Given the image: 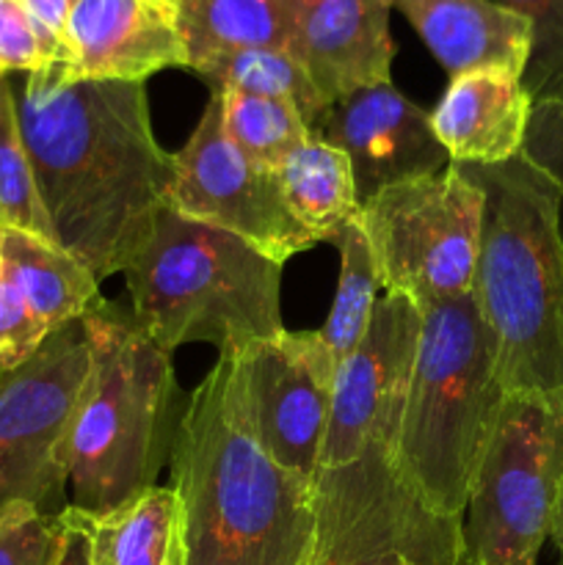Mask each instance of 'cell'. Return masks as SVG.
<instances>
[{"label":"cell","instance_id":"obj_4","mask_svg":"<svg viewBox=\"0 0 563 565\" xmlns=\"http://www.w3.org/2000/svg\"><path fill=\"white\" fill-rule=\"evenodd\" d=\"M83 323L92 364L64 447L66 508L103 516L158 486L191 395L132 312L105 301Z\"/></svg>","mask_w":563,"mask_h":565},{"label":"cell","instance_id":"obj_8","mask_svg":"<svg viewBox=\"0 0 563 565\" xmlns=\"http://www.w3.org/2000/svg\"><path fill=\"white\" fill-rule=\"evenodd\" d=\"M315 511L307 565H469L461 519L428 511L397 478L390 447L320 469Z\"/></svg>","mask_w":563,"mask_h":565},{"label":"cell","instance_id":"obj_2","mask_svg":"<svg viewBox=\"0 0 563 565\" xmlns=\"http://www.w3.org/2000/svg\"><path fill=\"white\" fill-rule=\"evenodd\" d=\"M185 565H307L315 544V483L259 447L237 386L235 353H219L191 392L171 452Z\"/></svg>","mask_w":563,"mask_h":565},{"label":"cell","instance_id":"obj_26","mask_svg":"<svg viewBox=\"0 0 563 565\" xmlns=\"http://www.w3.org/2000/svg\"><path fill=\"white\" fill-rule=\"evenodd\" d=\"M0 230H22L55 243L39 202L31 160L17 119L14 86L6 72H0Z\"/></svg>","mask_w":563,"mask_h":565},{"label":"cell","instance_id":"obj_3","mask_svg":"<svg viewBox=\"0 0 563 565\" xmlns=\"http://www.w3.org/2000/svg\"><path fill=\"white\" fill-rule=\"evenodd\" d=\"M484 196L472 298L508 395L563 401V232L557 185L524 152L453 163Z\"/></svg>","mask_w":563,"mask_h":565},{"label":"cell","instance_id":"obj_22","mask_svg":"<svg viewBox=\"0 0 563 565\" xmlns=\"http://www.w3.org/2000/svg\"><path fill=\"white\" fill-rule=\"evenodd\" d=\"M296 0H180L177 25L185 44V70L235 50H287Z\"/></svg>","mask_w":563,"mask_h":565},{"label":"cell","instance_id":"obj_33","mask_svg":"<svg viewBox=\"0 0 563 565\" xmlns=\"http://www.w3.org/2000/svg\"><path fill=\"white\" fill-rule=\"evenodd\" d=\"M61 516H64V544H61L59 565H88V539L81 519L72 508H66Z\"/></svg>","mask_w":563,"mask_h":565},{"label":"cell","instance_id":"obj_16","mask_svg":"<svg viewBox=\"0 0 563 565\" xmlns=\"http://www.w3.org/2000/svg\"><path fill=\"white\" fill-rule=\"evenodd\" d=\"M390 11L386 0H296L287 53L326 105L392 81Z\"/></svg>","mask_w":563,"mask_h":565},{"label":"cell","instance_id":"obj_1","mask_svg":"<svg viewBox=\"0 0 563 565\" xmlns=\"http://www.w3.org/2000/svg\"><path fill=\"white\" fill-rule=\"evenodd\" d=\"M17 119L55 243L94 279L121 274L166 207L174 154L152 132L138 81L61 83L28 72Z\"/></svg>","mask_w":563,"mask_h":565},{"label":"cell","instance_id":"obj_14","mask_svg":"<svg viewBox=\"0 0 563 565\" xmlns=\"http://www.w3.org/2000/svg\"><path fill=\"white\" fill-rule=\"evenodd\" d=\"M312 132L348 154L359 204L384 188L450 166L428 110L403 97L392 81L337 99Z\"/></svg>","mask_w":563,"mask_h":565},{"label":"cell","instance_id":"obj_35","mask_svg":"<svg viewBox=\"0 0 563 565\" xmlns=\"http://www.w3.org/2000/svg\"><path fill=\"white\" fill-rule=\"evenodd\" d=\"M166 3H171V6H174V9H177V3H180V0H166Z\"/></svg>","mask_w":563,"mask_h":565},{"label":"cell","instance_id":"obj_34","mask_svg":"<svg viewBox=\"0 0 563 565\" xmlns=\"http://www.w3.org/2000/svg\"><path fill=\"white\" fill-rule=\"evenodd\" d=\"M550 541L557 552V561H561V565H563V486H561V494H557V502H555V513H552Z\"/></svg>","mask_w":563,"mask_h":565},{"label":"cell","instance_id":"obj_37","mask_svg":"<svg viewBox=\"0 0 563 565\" xmlns=\"http://www.w3.org/2000/svg\"><path fill=\"white\" fill-rule=\"evenodd\" d=\"M0 6H3V0H0Z\"/></svg>","mask_w":563,"mask_h":565},{"label":"cell","instance_id":"obj_30","mask_svg":"<svg viewBox=\"0 0 563 565\" xmlns=\"http://www.w3.org/2000/svg\"><path fill=\"white\" fill-rule=\"evenodd\" d=\"M522 152L557 185L563 232V103L533 105Z\"/></svg>","mask_w":563,"mask_h":565},{"label":"cell","instance_id":"obj_21","mask_svg":"<svg viewBox=\"0 0 563 565\" xmlns=\"http://www.w3.org/2000/svg\"><path fill=\"white\" fill-rule=\"evenodd\" d=\"M276 177L290 213L318 243L334 241L362 213L351 160L315 132L287 154Z\"/></svg>","mask_w":563,"mask_h":565},{"label":"cell","instance_id":"obj_17","mask_svg":"<svg viewBox=\"0 0 563 565\" xmlns=\"http://www.w3.org/2000/svg\"><path fill=\"white\" fill-rule=\"evenodd\" d=\"M450 77L506 70L522 77L533 31L497 0H392Z\"/></svg>","mask_w":563,"mask_h":565},{"label":"cell","instance_id":"obj_38","mask_svg":"<svg viewBox=\"0 0 563 565\" xmlns=\"http://www.w3.org/2000/svg\"><path fill=\"white\" fill-rule=\"evenodd\" d=\"M412 565H417V563H412Z\"/></svg>","mask_w":563,"mask_h":565},{"label":"cell","instance_id":"obj_25","mask_svg":"<svg viewBox=\"0 0 563 565\" xmlns=\"http://www.w3.org/2000/svg\"><path fill=\"white\" fill-rule=\"evenodd\" d=\"M221 97V116L230 141L268 171H279L287 154L312 136L296 105L285 99L252 97L237 92H215Z\"/></svg>","mask_w":563,"mask_h":565},{"label":"cell","instance_id":"obj_7","mask_svg":"<svg viewBox=\"0 0 563 565\" xmlns=\"http://www.w3.org/2000/svg\"><path fill=\"white\" fill-rule=\"evenodd\" d=\"M563 486V401L508 395L461 519L469 565H535Z\"/></svg>","mask_w":563,"mask_h":565},{"label":"cell","instance_id":"obj_23","mask_svg":"<svg viewBox=\"0 0 563 565\" xmlns=\"http://www.w3.org/2000/svg\"><path fill=\"white\" fill-rule=\"evenodd\" d=\"M193 75L202 77L210 92H237L252 94V97L285 99V103L296 105L309 130H315L320 116L329 108L320 99L318 88L312 86L307 72L301 70V64L287 50H235V53L215 55V58L199 64Z\"/></svg>","mask_w":563,"mask_h":565},{"label":"cell","instance_id":"obj_13","mask_svg":"<svg viewBox=\"0 0 563 565\" xmlns=\"http://www.w3.org/2000/svg\"><path fill=\"white\" fill-rule=\"evenodd\" d=\"M423 315L401 292L379 298L359 345L337 362L320 469L346 467L368 447L395 452Z\"/></svg>","mask_w":563,"mask_h":565},{"label":"cell","instance_id":"obj_12","mask_svg":"<svg viewBox=\"0 0 563 565\" xmlns=\"http://www.w3.org/2000/svg\"><path fill=\"white\" fill-rule=\"evenodd\" d=\"M232 353L248 428L259 447L287 472L315 483L337 370L320 331L285 329Z\"/></svg>","mask_w":563,"mask_h":565},{"label":"cell","instance_id":"obj_19","mask_svg":"<svg viewBox=\"0 0 563 565\" xmlns=\"http://www.w3.org/2000/svg\"><path fill=\"white\" fill-rule=\"evenodd\" d=\"M0 268L53 334L61 326L83 320L105 303L99 281L53 241L22 230H0Z\"/></svg>","mask_w":563,"mask_h":565},{"label":"cell","instance_id":"obj_5","mask_svg":"<svg viewBox=\"0 0 563 565\" xmlns=\"http://www.w3.org/2000/svg\"><path fill=\"white\" fill-rule=\"evenodd\" d=\"M417 356L397 430V478L428 511L464 519L508 392L472 290L419 309Z\"/></svg>","mask_w":563,"mask_h":565},{"label":"cell","instance_id":"obj_31","mask_svg":"<svg viewBox=\"0 0 563 565\" xmlns=\"http://www.w3.org/2000/svg\"><path fill=\"white\" fill-rule=\"evenodd\" d=\"M47 64L42 42L31 17L20 0H3L0 6V72H36Z\"/></svg>","mask_w":563,"mask_h":565},{"label":"cell","instance_id":"obj_9","mask_svg":"<svg viewBox=\"0 0 563 565\" xmlns=\"http://www.w3.org/2000/svg\"><path fill=\"white\" fill-rule=\"evenodd\" d=\"M484 196L456 166L384 188L362 204L381 287L419 309L472 290Z\"/></svg>","mask_w":563,"mask_h":565},{"label":"cell","instance_id":"obj_27","mask_svg":"<svg viewBox=\"0 0 563 565\" xmlns=\"http://www.w3.org/2000/svg\"><path fill=\"white\" fill-rule=\"evenodd\" d=\"M530 22L533 42L522 83L535 103H563V0H497Z\"/></svg>","mask_w":563,"mask_h":565},{"label":"cell","instance_id":"obj_36","mask_svg":"<svg viewBox=\"0 0 563 565\" xmlns=\"http://www.w3.org/2000/svg\"><path fill=\"white\" fill-rule=\"evenodd\" d=\"M386 3H390V6H392V0H386Z\"/></svg>","mask_w":563,"mask_h":565},{"label":"cell","instance_id":"obj_29","mask_svg":"<svg viewBox=\"0 0 563 565\" xmlns=\"http://www.w3.org/2000/svg\"><path fill=\"white\" fill-rule=\"evenodd\" d=\"M47 337L50 331L31 312L14 281L0 268V373L25 364Z\"/></svg>","mask_w":563,"mask_h":565},{"label":"cell","instance_id":"obj_20","mask_svg":"<svg viewBox=\"0 0 563 565\" xmlns=\"http://www.w3.org/2000/svg\"><path fill=\"white\" fill-rule=\"evenodd\" d=\"M77 519L88 539V565H185L182 508L171 486H155L103 516Z\"/></svg>","mask_w":563,"mask_h":565},{"label":"cell","instance_id":"obj_32","mask_svg":"<svg viewBox=\"0 0 563 565\" xmlns=\"http://www.w3.org/2000/svg\"><path fill=\"white\" fill-rule=\"evenodd\" d=\"M20 6L36 28L47 64H55L61 58V50H64V28L75 0H20Z\"/></svg>","mask_w":563,"mask_h":565},{"label":"cell","instance_id":"obj_28","mask_svg":"<svg viewBox=\"0 0 563 565\" xmlns=\"http://www.w3.org/2000/svg\"><path fill=\"white\" fill-rule=\"evenodd\" d=\"M64 516H50L28 502L0 511V565H59Z\"/></svg>","mask_w":563,"mask_h":565},{"label":"cell","instance_id":"obj_24","mask_svg":"<svg viewBox=\"0 0 563 565\" xmlns=\"http://www.w3.org/2000/svg\"><path fill=\"white\" fill-rule=\"evenodd\" d=\"M340 252V279H337L334 303L326 318L320 337L329 345L331 356L340 362L346 359L368 331L373 309L379 303L381 276L375 265V254L370 248L362 221H351L340 235L331 241Z\"/></svg>","mask_w":563,"mask_h":565},{"label":"cell","instance_id":"obj_15","mask_svg":"<svg viewBox=\"0 0 563 565\" xmlns=\"http://www.w3.org/2000/svg\"><path fill=\"white\" fill-rule=\"evenodd\" d=\"M171 66H188L174 6L166 0H75L61 58L42 70L61 83H147L149 75Z\"/></svg>","mask_w":563,"mask_h":565},{"label":"cell","instance_id":"obj_11","mask_svg":"<svg viewBox=\"0 0 563 565\" xmlns=\"http://www.w3.org/2000/svg\"><path fill=\"white\" fill-rule=\"evenodd\" d=\"M166 207L241 237L279 265L318 246L287 207L276 171L248 160L230 141L215 92L185 147L174 154Z\"/></svg>","mask_w":563,"mask_h":565},{"label":"cell","instance_id":"obj_18","mask_svg":"<svg viewBox=\"0 0 563 565\" xmlns=\"http://www.w3.org/2000/svg\"><path fill=\"white\" fill-rule=\"evenodd\" d=\"M530 110L533 99L522 77L484 70L450 77L439 105L431 110V125L450 163L491 166L522 152Z\"/></svg>","mask_w":563,"mask_h":565},{"label":"cell","instance_id":"obj_10","mask_svg":"<svg viewBox=\"0 0 563 565\" xmlns=\"http://www.w3.org/2000/svg\"><path fill=\"white\" fill-rule=\"evenodd\" d=\"M86 323L61 326L20 367L0 373V511L28 502L66 511L64 447L86 384Z\"/></svg>","mask_w":563,"mask_h":565},{"label":"cell","instance_id":"obj_6","mask_svg":"<svg viewBox=\"0 0 563 565\" xmlns=\"http://www.w3.org/2000/svg\"><path fill=\"white\" fill-rule=\"evenodd\" d=\"M282 268L241 237L163 207L121 276L132 318L163 351L210 342L224 353L285 331Z\"/></svg>","mask_w":563,"mask_h":565}]
</instances>
